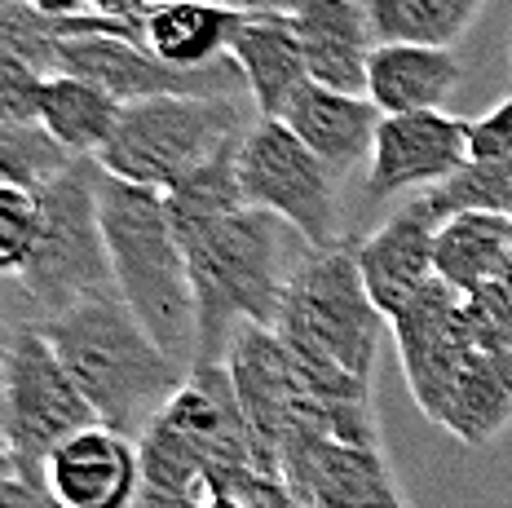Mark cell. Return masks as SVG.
<instances>
[{"label":"cell","mask_w":512,"mask_h":508,"mask_svg":"<svg viewBox=\"0 0 512 508\" xmlns=\"http://www.w3.org/2000/svg\"><path fill=\"white\" fill-rule=\"evenodd\" d=\"M40 327L80 394L89 398L98 425L133 442L151 433L190 376V367L146 332L120 292L89 296L53 319H40Z\"/></svg>","instance_id":"cell-1"},{"label":"cell","mask_w":512,"mask_h":508,"mask_svg":"<svg viewBox=\"0 0 512 508\" xmlns=\"http://www.w3.org/2000/svg\"><path fill=\"white\" fill-rule=\"evenodd\" d=\"M0 5H14V0H0Z\"/></svg>","instance_id":"cell-35"},{"label":"cell","mask_w":512,"mask_h":508,"mask_svg":"<svg viewBox=\"0 0 512 508\" xmlns=\"http://www.w3.org/2000/svg\"><path fill=\"white\" fill-rule=\"evenodd\" d=\"M389 319L371 301L358 266V239H340L332 248H305L287 283L274 332L301 363L345 372L376 385L380 332Z\"/></svg>","instance_id":"cell-4"},{"label":"cell","mask_w":512,"mask_h":508,"mask_svg":"<svg viewBox=\"0 0 512 508\" xmlns=\"http://www.w3.org/2000/svg\"><path fill=\"white\" fill-rule=\"evenodd\" d=\"M433 270L460 296H477L512 279V217L490 208L451 213L437 230Z\"/></svg>","instance_id":"cell-18"},{"label":"cell","mask_w":512,"mask_h":508,"mask_svg":"<svg viewBox=\"0 0 512 508\" xmlns=\"http://www.w3.org/2000/svg\"><path fill=\"white\" fill-rule=\"evenodd\" d=\"M234 14H292L296 0H221Z\"/></svg>","instance_id":"cell-32"},{"label":"cell","mask_w":512,"mask_h":508,"mask_svg":"<svg viewBox=\"0 0 512 508\" xmlns=\"http://www.w3.org/2000/svg\"><path fill=\"white\" fill-rule=\"evenodd\" d=\"M279 473L314 508H411L380 447L296 438L279 451Z\"/></svg>","instance_id":"cell-12"},{"label":"cell","mask_w":512,"mask_h":508,"mask_svg":"<svg viewBox=\"0 0 512 508\" xmlns=\"http://www.w3.org/2000/svg\"><path fill=\"white\" fill-rule=\"evenodd\" d=\"M9 332H14V323H5V314H0V376H5V349H9Z\"/></svg>","instance_id":"cell-33"},{"label":"cell","mask_w":512,"mask_h":508,"mask_svg":"<svg viewBox=\"0 0 512 508\" xmlns=\"http://www.w3.org/2000/svg\"><path fill=\"white\" fill-rule=\"evenodd\" d=\"M336 177L283 120L256 115L239 146L243 199L261 213H274L301 235L305 248H332L340 235V190Z\"/></svg>","instance_id":"cell-8"},{"label":"cell","mask_w":512,"mask_h":508,"mask_svg":"<svg viewBox=\"0 0 512 508\" xmlns=\"http://www.w3.org/2000/svg\"><path fill=\"white\" fill-rule=\"evenodd\" d=\"M464 67L451 49L437 45H376L367 67V98L380 115L442 111V102L460 89Z\"/></svg>","instance_id":"cell-19"},{"label":"cell","mask_w":512,"mask_h":508,"mask_svg":"<svg viewBox=\"0 0 512 508\" xmlns=\"http://www.w3.org/2000/svg\"><path fill=\"white\" fill-rule=\"evenodd\" d=\"M151 429L168 433L173 442H181L190 455L221 469H270V455L261 451L256 433L248 425L234 394V380L226 372V363H195L186 376V385L177 389V398L164 407V416Z\"/></svg>","instance_id":"cell-10"},{"label":"cell","mask_w":512,"mask_h":508,"mask_svg":"<svg viewBox=\"0 0 512 508\" xmlns=\"http://www.w3.org/2000/svg\"><path fill=\"white\" fill-rule=\"evenodd\" d=\"M468 160L473 164H512V93L495 111L468 124Z\"/></svg>","instance_id":"cell-28"},{"label":"cell","mask_w":512,"mask_h":508,"mask_svg":"<svg viewBox=\"0 0 512 508\" xmlns=\"http://www.w3.org/2000/svg\"><path fill=\"white\" fill-rule=\"evenodd\" d=\"M0 508H58L40 486H31L0 447Z\"/></svg>","instance_id":"cell-29"},{"label":"cell","mask_w":512,"mask_h":508,"mask_svg":"<svg viewBox=\"0 0 512 508\" xmlns=\"http://www.w3.org/2000/svg\"><path fill=\"white\" fill-rule=\"evenodd\" d=\"M159 5V0H93V14L106 18V23L124 27V31H137L142 36L146 18H151V9Z\"/></svg>","instance_id":"cell-30"},{"label":"cell","mask_w":512,"mask_h":508,"mask_svg":"<svg viewBox=\"0 0 512 508\" xmlns=\"http://www.w3.org/2000/svg\"><path fill=\"white\" fill-rule=\"evenodd\" d=\"M508 76H512V36H508Z\"/></svg>","instance_id":"cell-34"},{"label":"cell","mask_w":512,"mask_h":508,"mask_svg":"<svg viewBox=\"0 0 512 508\" xmlns=\"http://www.w3.org/2000/svg\"><path fill=\"white\" fill-rule=\"evenodd\" d=\"M49 71L27 62H0V120L5 124H40V98H45Z\"/></svg>","instance_id":"cell-27"},{"label":"cell","mask_w":512,"mask_h":508,"mask_svg":"<svg viewBox=\"0 0 512 508\" xmlns=\"http://www.w3.org/2000/svg\"><path fill=\"white\" fill-rule=\"evenodd\" d=\"M287 230L292 226H283L274 213H261L248 204L239 213L181 235L199 314L195 363H226L234 336L248 323H279L287 283H292V270L305 252L301 248L292 257Z\"/></svg>","instance_id":"cell-2"},{"label":"cell","mask_w":512,"mask_h":508,"mask_svg":"<svg viewBox=\"0 0 512 508\" xmlns=\"http://www.w3.org/2000/svg\"><path fill=\"white\" fill-rule=\"evenodd\" d=\"M292 27L301 40L309 80L340 93H367L376 31H371L362 0H296Z\"/></svg>","instance_id":"cell-15"},{"label":"cell","mask_w":512,"mask_h":508,"mask_svg":"<svg viewBox=\"0 0 512 508\" xmlns=\"http://www.w3.org/2000/svg\"><path fill=\"white\" fill-rule=\"evenodd\" d=\"M89 425H98V416L62 358L53 354L40 319L14 323L0 376V447L14 469L45 491L49 455Z\"/></svg>","instance_id":"cell-7"},{"label":"cell","mask_w":512,"mask_h":508,"mask_svg":"<svg viewBox=\"0 0 512 508\" xmlns=\"http://www.w3.org/2000/svg\"><path fill=\"white\" fill-rule=\"evenodd\" d=\"M40 230V204L36 190L0 182V274H23Z\"/></svg>","instance_id":"cell-26"},{"label":"cell","mask_w":512,"mask_h":508,"mask_svg":"<svg viewBox=\"0 0 512 508\" xmlns=\"http://www.w3.org/2000/svg\"><path fill=\"white\" fill-rule=\"evenodd\" d=\"M58 71H71L80 80H93L115 102L133 107L146 98H226L243 89V76L234 58L212 62V67H168L155 58L137 36L124 31H80L62 36ZM248 93V89H243Z\"/></svg>","instance_id":"cell-9"},{"label":"cell","mask_w":512,"mask_h":508,"mask_svg":"<svg viewBox=\"0 0 512 508\" xmlns=\"http://www.w3.org/2000/svg\"><path fill=\"white\" fill-rule=\"evenodd\" d=\"M442 221L446 217L437 213V204L429 195H415L384 226H376L367 239H358L362 279H367V292L380 305L384 319L407 310L415 296L437 279L433 248H437Z\"/></svg>","instance_id":"cell-14"},{"label":"cell","mask_w":512,"mask_h":508,"mask_svg":"<svg viewBox=\"0 0 512 508\" xmlns=\"http://www.w3.org/2000/svg\"><path fill=\"white\" fill-rule=\"evenodd\" d=\"M239 27L243 14L221 0H159L142 27V45L168 67H212L230 58Z\"/></svg>","instance_id":"cell-20"},{"label":"cell","mask_w":512,"mask_h":508,"mask_svg":"<svg viewBox=\"0 0 512 508\" xmlns=\"http://www.w3.org/2000/svg\"><path fill=\"white\" fill-rule=\"evenodd\" d=\"M248 129V111L234 93L226 98H146L124 107L98 164L133 186L168 190L217 155L243 146Z\"/></svg>","instance_id":"cell-6"},{"label":"cell","mask_w":512,"mask_h":508,"mask_svg":"<svg viewBox=\"0 0 512 508\" xmlns=\"http://www.w3.org/2000/svg\"><path fill=\"white\" fill-rule=\"evenodd\" d=\"M142 491V442L106 425H89L49 455L45 495L58 508H137Z\"/></svg>","instance_id":"cell-13"},{"label":"cell","mask_w":512,"mask_h":508,"mask_svg":"<svg viewBox=\"0 0 512 508\" xmlns=\"http://www.w3.org/2000/svg\"><path fill=\"white\" fill-rule=\"evenodd\" d=\"M58 45H62V23L40 18L23 0L0 5V62H27L40 71H58Z\"/></svg>","instance_id":"cell-25"},{"label":"cell","mask_w":512,"mask_h":508,"mask_svg":"<svg viewBox=\"0 0 512 508\" xmlns=\"http://www.w3.org/2000/svg\"><path fill=\"white\" fill-rule=\"evenodd\" d=\"M98 160H76L62 168L53 182L36 190L40 230L31 248L18 288L40 319L71 310L89 296L115 292L111 279V252L102 235V204H98Z\"/></svg>","instance_id":"cell-5"},{"label":"cell","mask_w":512,"mask_h":508,"mask_svg":"<svg viewBox=\"0 0 512 508\" xmlns=\"http://www.w3.org/2000/svg\"><path fill=\"white\" fill-rule=\"evenodd\" d=\"M279 120L332 173H345V168L371 160V146H376V129H380V111L367 93H340L318 80L301 84V93L287 102Z\"/></svg>","instance_id":"cell-16"},{"label":"cell","mask_w":512,"mask_h":508,"mask_svg":"<svg viewBox=\"0 0 512 508\" xmlns=\"http://www.w3.org/2000/svg\"><path fill=\"white\" fill-rule=\"evenodd\" d=\"M230 58L252 93L261 120H279L287 102L309 80L301 40H296L292 14H243V27L230 45Z\"/></svg>","instance_id":"cell-17"},{"label":"cell","mask_w":512,"mask_h":508,"mask_svg":"<svg viewBox=\"0 0 512 508\" xmlns=\"http://www.w3.org/2000/svg\"><path fill=\"white\" fill-rule=\"evenodd\" d=\"M27 9H36L40 18H53V23H76V18L93 14V0H23Z\"/></svg>","instance_id":"cell-31"},{"label":"cell","mask_w":512,"mask_h":508,"mask_svg":"<svg viewBox=\"0 0 512 508\" xmlns=\"http://www.w3.org/2000/svg\"><path fill=\"white\" fill-rule=\"evenodd\" d=\"M102 235L111 252V279L124 305L142 319L177 363L195 367L199 354V314L190 288L186 248H181L173 217H168L164 190L133 186L102 168L98 177Z\"/></svg>","instance_id":"cell-3"},{"label":"cell","mask_w":512,"mask_h":508,"mask_svg":"<svg viewBox=\"0 0 512 508\" xmlns=\"http://www.w3.org/2000/svg\"><path fill=\"white\" fill-rule=\"evenodd\" d=\"M164 204H168V217H173L177 239L208 226V221H217V217H230V213H239V208H248L243 182H239V146L217 155L212 164L195 168L190 177H181L177 186H168Z\"/></svg>","instance_id":"cell-23"},{"label":"cell","mask_w":512,"mask_h":508,"mask_svg":"<svg viewBox=\"0 0 512 508\" xmlns=\"http://www.w3.org/2000/svg\"><path fill=\"white\" fill-rule=\"evenodd\" d=\"M468 124L446 111L380 115L376 146L367 160V195L393 199L407 190H437L468 164Z\"/></svg>","instance_id":"cell-11"},{"label":"cell","mask_w":512,"mask_h":508,"mask_svg":"<svg viewBox=\"0 0 512 508\" xmlns=\"http://www.w3.org/2000/svg\"><path fill=\"white\" fill-rule=\"evenodd\" d=\"M124 115V102H115L93 80H80L71 71H53L40 98V129L76 160H98L111 142L115 124Z\"/></svg>","instance_id":"cell-21"},{"label":"cell","mask_w":512,"mask_h":508,"mask_svg":"<svg viewBox=\"0 0 512 508\" xmlns=\"http://www.w3.org/2000/svg\"><path fill=\"white\" fill-rule=\"evenodd\" d=\"M71 164H76V155L62 151L40 124H5L0 120V182L40 190Z\"/></svg>","instance_id":"cell-24"},{"label":"cell","mask_w":512,"mask_h":508,"mask_svg":"<svg viewBox=\"0 0 512 508\" xmlns=\"http://www.w3.org/2000/svg\"><path fill=\"white\" fill-rule=\"evenodd\" d=\"M376 45H437L451 49L468 36L486 0H362Z\"/></svg>","instance_id":"cell-22"}]
</instances>
